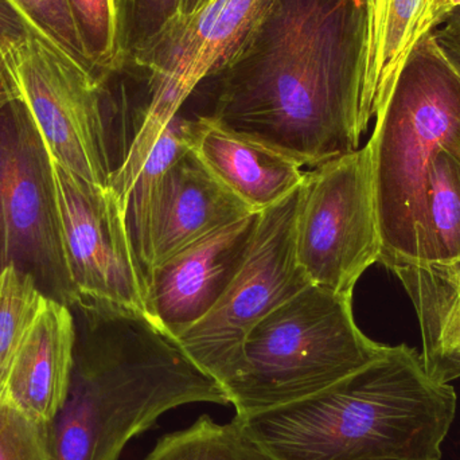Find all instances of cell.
<instances>
[{"mask_svg":"<svg viewBox=\"0 0 460 460\" xmlns=\"http://www.w3.org/2000/svg\"><path fill=\"white\" fill-rule=\"evenodd\" d=\"M34 32L29 22L10 0H0V45L16 48Z\"/></svg>","mask_w":460,"mask_h":460,"instance_id":"484cf974","label":"cell"},{"mask_svg":"<svg viewBox=\"0 0 460 460\" xmlns=\"http://www.w3.org/2000/svg\"><path fill=\"white\" fill-rule=\"evenodd\" d=\"M183 0H115L119 75L137 69L182 16Z\"/></svg>","mask_w":460,"mask_h":460,"instance_id":"44dd1931","label":"cell"},{"mask_svg":"<svg viewBox=\"0 0 460 460\" xmlns=\"http://www.w3.org/2000/svg\"><path fill=\"white\" fill-rule=\"evenodd\" d=\"M272 0H210L181 16L137 69L148 73V97L134 115L119 159L118 175L132 182L170 121L204 81L237 57Z\"/></svg>","mask_w":460,"mask_h":460,"instance_id":"8992f818","label":"cell"},{"mask_svg":"<svg viewBox=\"0 0 460 460\" xmlns=\"http://www.w3.org/2000/svg\"><path fill=\"white\" fill-rule=\"evenodd\" d=\"M45 297L35 281L15 267L0 272V402L16 351Z\"/></svg>","mask_w":460,"mask_h":460,"instance_id":"7402d4cb","label":"cell"},{"mask_svg":"<svg viewBox=\"0 0 460 460\" xmlns=\"http://www.w3.org/2000/svg\"><path fill=\"white\" fill-rule=\"evenodd\" d=\"M189 148L186 118L178 113L156 140L148 158L135 178L126 199L127 228L135 256L148 286L153 273V246H151V215L156 189L167 167ZM147 294V292H146Z\"/></svg>","mask_w":460,"mask_h":460,"instance_id":"ac0fdd59","label":"cell"},{"mask_svg":"<svg viewBox=\"0 0 460 460\" xmlns=\"http://www.w3.org/2000/svg\"><path fill=\"white\" fill-rule=\"evenodd\" d=\"M13 49L0 45V107L21 97L13 72Z\"/></svg>","mask_w":460,"mask_h":460,"instance_id":"4316f807","label":"cell"},{"mask_svg":"<svg viewBox=\"0 0 460 460\" xmlns=\"http://www.w3.org/2000/svg\"><path fill=\"white\" fill-rule=\"evenodd\" d=\"M190 150L252 212L286 199L305 180L302 167L283 154L240 137L205 118H186Z\"/></svg>","mask_w":460,"mask_h":460,"instance_id":"9a60e30c","label":"cell"},{"mask_svg":"<svg viewBox=\"0 0 460 460\" xmlns=\"http://www.w3.org/2000/svg\"><path fill=\"white\" fill-rule=\"evenodd\" d=\"M75 340L72 308L45 297L16 351L3 402L34 420L50 424L69 391Z\"/></svg>","mask_w":460,"mask_h":460,"instance_id":"5bb4252c","label":"cell"},{"mask_svg":"<svg viewBox=\"0 0 460 460\" xmlns=\"http://www.w3.org/2000/svg\"><path fill=\"white\" fill-rule=\"evenodd\" d=\"M10 2L21 11L35 34L48 40L50 45L75 61L78 66L83 67L89 75L99 80L75 34L65 0H10Z\"/></svg>","mask_w":460,"mask_h":460,"instance_id":"cb8c5ba5","label":"cell"},{"mask_svg":"<svg viewBox=\"0 0 460 460\" xmlns=\"http://www.w3.org/2000/svg\"><path fill=\"white\" fill-rule=\"evenodd\" d=\"M15 267L72 308L53 161L21 97L0 107V272Z\"/></svg>","mask_w":460,"mask_h":460,"instance_id":"ba28073f","label":"cell"},{"mask_svg":"<svg viewBox=\"0 0 460 460\" xmlns=\"http://www.w3.org/2000/svg\"><path fill=\"white\" fill-rule=\"evenodd\" d=\"M372 150L380 262H429L427 175L440 150L460 145V75L426 35L411 51L376 116Z\"/></svg>","mask_w":460,"mask_h":460,"instance_id":"277c9868","label":"cell"},{"mask_svg":"<svg viewBox=\"0 0 460 460\" xmlns=\"http://www.w3.org/2000/svg\"><path fill=\"white\" fill-rule=\"evenodd\" d=\"M399 278L423 335L424 369L440 384L460 378V260L402 265Z\"/></svg>","mask_w":460,"mask_h":460,"instance_id":"e0dca14e","label":"cell"},{"mask_svg":"<svg viewBox=\"0 0 460 460\" xmlns=\"http://www.w3.org/2000/svg\"><path fill=\"white\" fill-rule=\"evenodd\" d=\"M0 460H51L50 424L0 402Z\"/></svg>","mask_w":460,"mask_h":460,"instance_id":"d4e9b609","label":"cell"},{"mask_svg":"<svg viewBox=\"0 0 460 460\" xmlns=\"http://www.w3.org/2000/svg\"><path fill=\"white\" fill-rule=\"evenodd\" d=\"M80 313L69 391L50 423L51 460H120L169 411L229 405L223 386L142 311Z\"/></svg>","mask_w":460,"mask_h":460,"instance_id":"7a4b0ae2","label":"cell"},{"mask_svg":"<svg viewBox=\"0 0 460 460\" xmlns=\"http://www.w3.org/2000/svg\"><path fill=\"white\" fill-rule=\"evenodd\" d=\"M260 213L217 230L154 268L146 314L178 340L216 307L245 262Z\"/></svg>","mask_w":460,"mask_h":460,"instance_id":"7c38bea8","label":"cell"},{"mask_svg":"<svg viewBox=\"0 0 460 460\" xmlns=\"http://www.w3.org/2000/svg\"><path fill=\"white\" fill-rule=\"evenodd\" d=\"M86 58L102 84L119 75L115 0H65Z\"/></svg>","mask_w":460,"mask_h":460,"instance_id":"603a6c76","label":"cell"},{"mask_svg":"<svg viewBox=\"0 0 460 460\" xmlns=\"http://www.w3.org/2000/svg\"><path fill=\"white\" fill-rule=\"evenodd\" d=\"M456 413V389L399 345L316 396L240 420L278 460H440Z\"/></svg>","mask_w":460,"mask_h":460,"instance_id":"3957f363","label":"cell"},{"mask_svg":"<svg viewBox=\"0 0 460 460\" xmlns=\"http://www.w3.org/2000/svg\"><path fill=\"white\" fill-rule=\"evenodd\" d=\"M300 196L302 185L260 213L251 251L229 288L202 321L177 340L224 391L240 369L249 332L311 286L295 245Z\"/></svg>","mask_w":460,"mask_h":460,"instance_id":"52a82bcc","label":"cell"},{"mask_svg":"<svg viewBox=\"0 0 460 460\" xmlns=\"http://www.w3.org/2000/svg\"><path fill=\"white\" fill-rule=\"evenodd\" d=\"M13 65L21 99L51 159L89 182L111 186L105 84L35 32L13 49Z\"/></svg>","mask_w":460,"mask_h":460,"instance_id":"30bf717a","label":"cell"},{"mask_svg":"<svg viewBox=\"0 0 460 460\" xmlns=\"http://www.w3.org/2000/svg\"><path fill=\"white\" fill-rule=\"evenodd\" d=\"M361 108L365 126L377 116L411 51L437 30L431 0H364Z\"/></svg>","mask_w":460,"mask_h":460,"instance_id":"2e32d148","label":"cell"},{"mask_svg":"<svg viewBox=\"0 0 460 460\" xmlns=\"http://www.w3.org/2000/svg\"><path fill=\"white\" fill-rule=\"evenodd\" d=\"M190 147L162 174L151 215L153 270L190 243L252 215Z\"/></svg>","mask_w":460,"mask_h":460,"instance_id":"4fadbf2b","label":"cell"},{"mask_svg":"<svg viewBox=\"0 0 460 460\" xmlns=\"http://www.w3.org/2000/svg\"><path fill=\"white\" fill-rule=\"evenodd\" d=\"M364 0H272L215 77L205 118L300 167L358 150ZM205 83V81H204Z\"/></svg>","mask_w":460,"mask_h":460,"instance_id":"6da1fadb","label":"cell"},{"mask_svg":"<svg viewBox=\"0 0 460 460\" xmlns=\"http://www.w3.org/2000/svg\"><path fill=\"white\" fill-rule=\"evenodd\" d=\"M209 2L210 0H183L182 16L197 13V11L201 10Z\"/></svg>","mask_w":460,"mask_h":460,"instance_id":"f546056e","label":"cell"},{"mask_svg":"<svg viewBox=\"0 0 460 460\" xmlns=\"http://www.w3.org/2000/svg\"><path fill=\"white\" fill-rule=\"evenodd\" d=\"M459 10L460 0H431V18L437 29Z\"/></svg>","mask_w":460,"mask_h":460,"instance_id":"f1b7e54d","label":"cell"},{"mask_svg":"<svg viewBox=\"0 0 460 460\" xmlns=\"http://www.w3.org/2000/svg\"><path fill=\"white\" fill-rule=\"evenodd\" d=\"M297 261L311 284L353 296L383 243L369 143L305 172L296 230Z\"/></svg>","mask_w":460,"mask_h":460,"instance_id":"9c48e42d","label":"cell"},{"mask_svg":"<svg viewBox=\"0 0 460 460\" xmlns=\"http://www.w3.org/2000/svg\"><path fill=\"white\" fill-rule=\"evenodd\" d=\"M446 23L448 24V26L454 27V29L458 30L460 32V10L456 11V13H454L453 15L450 16V19H448Z\"/></svg>","mask_w":460,"mask_h":460,"instance_id":"4dcf8cb0","label":"cell"},{"mask_svg":"<svg viewBox=\"0 0 460 460\" xmlns=\"http://www.w3.org/2000/svg\"><path fill=\"white\" fill-rule=\"evenodd\" d=\"M434 35L443 53L460 75V32L445 23L435 30Z\"/></svg>","mask_w":460,"mask_h":460,"instance_id":"83f0119b","label":"cell"},{"mask_svg":"<svg viewBox=\"0 0 460 460\" xmlns=\"http://www.w3.org/2000/svg\"><path fill=\"white\" fill-rule=\"evenodd\" d=\"M351 297L311 284L256 324L226 388L235 418L316 396L383 353L357 326Z\"/></svg>","mask_w":460,"mask_h":460,"instance_id":"5b68a950","label":"cell"},{"mask_svg":"<svg viewBox=\"0 0 460 460\" xmlns=\"http://www.w3.org/2000/svg\"><path fill=\"white\" fill-rule=\"evenodd\" d=\"M143 460H278L240 419L220 424L202 415L188 429L164 435Z\"/></svg>","mask_w":460,"mask_h":460,"instance_id":"d6986e66","label":"cell"},{"mask_svg":"<svg viewBox=\"0 0 460 460\" xmlns=\"http://www.w3.org/2000/svg\"><path fill=\"white\" fill-rule=\"evenodd\" d=\"M53 180L72 308L126 307L146 314L147 284L123 199L111 186L89 182L54 161Z\"/></svg>","mask_w":460,"mask_h":460,"instance_id":"8fae6325","label":"cell"},{"mask_svg":"<svg viewBox=\"0 0 460 460\" xmlns=\"http://www.w3.org/2000/svg\"><path fill=\"white\" fill-rule=\"evenodd\" d=\"M429 262L460 260V145L442 148L426 189Z\"/></svg>","mask_w":460,"mask_h":460,"instance_id":"ffe728a7","label":"cell"}]
</instances>
